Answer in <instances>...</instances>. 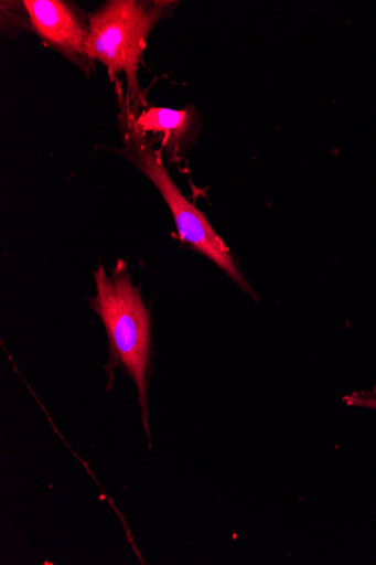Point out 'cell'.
<instances>
[{
  "instance_id": "7a4b0ae2",
  "label": "cell",
  "mask_w": 376,
  "mask_h": 565,
  "mask_svg": "<svg viewBox=\"0 0 376 565\" xmlns=\"http://www.w3.org/2000/svg\"><path fill=\"white\" fill-rule=\"evenodd\" d=\"M96 296L92 310L100 318L110 341L107 370L122 365L139 392L142 423L151 448L148 411V367L150 362L151 323L140 288L135 287L127 265L120 262L111 277L101 265L94 273Z\"/></svg>"
},
{
  "instance_id": "277c9868",
  "label": "cell",
  "mask_w": 376,
  "mask_h": 565,
  "mask_svg": "<svg viewBox=\"0 0 376 565\" xmlns=\"http://www.w3.org/2000/svg\"><path fill=\"white\" fill-rule=\"evenodd\" d=\"M30 23L41 40L80 70L88 72L89 22L80 10L63 0H25Z\"/></svg>"
},
{
  "instance_id": "8992f818",
  "label": "cell",
  "mask_w": 376,
  "mask_h": 565,
  "mask_svg": "<svg viewBox=\"0 0 376 565\" xmlns=\"http://www.w3.org/2000/svg\"><path fill=\"white\" fill-rule=\"evenodd\" d=\"M344 401L348 405L376 409V388L372 392H359L346 396Z\"/></svg>"
},
{
  "instance_id": "6da1fadb",
  "label": "cell",
  "mask_w": 376,
  "mask_h": 565,
  "mask_svg": "<svg viewBox=\"0 0 376 565\" xmlns=\"http://www.w3.org/2000/svg\"><path fill=\"white\" fill-rule=\"evenodd\" d=\"M178 6L171 0H110L88 15V58L103 64L115 83L125 74L126 99L135 111L147 108L138 81L147 40L157 23Z\"/></svg>"
},
{
  "instance_id": "5b68a950",
  "label": "cell",
  "mask_w": 376,
  "mask_h": 565,
  "mask_svg": "<svg viewBox=\"0 0 376 565\" xmlns=\"http://www.w3.org/2000/svg\"><path fill=\"white\" fill-rule=\"evenodd\" d=\"M131 113L136 127L154 145H160L171 164L180 162L196 141L201 122L192 107L182 110L150 107L131 109Z\"/></svg>"
},
{
  "instance_id": "3957f363",
  "label": "cell",
  "mask_w": 376,
  "mask_h": 565,
  "mask_svg": "<svg viewBox=\"0 0 376 565\" xmlns=\"http://www.w3.org/2000/svg\"><path fill=\"white\" fill-rule=\"evenodd\" d=\"M118 94L125 158L163 195L174 217L181 241L216 264L243 290L254 295L251 287L238 270L225 241L213 230L205 215L184 196L170 177L161 158L163 150L154 149L150 138L136 127L122 88H118Z\"/></svg>"
}]
</instances>
